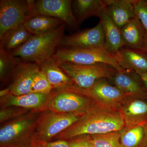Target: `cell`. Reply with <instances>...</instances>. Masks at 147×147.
<instances>
[{"instance_id":"6da1fadb","label":"cell","mask_w":147,"mask_h":147,"mask_svg":"<svg viewBox=\"0 0 147 147\" xmlns=\"http://www.w3.org/2000/svg\"><path fill=\"white\" fill-rule=\"evenodd\" d=\"M124 127V122L119 112L105 110L95 103L83 118L56 137L59 140H68L81 135L120 131Z\"/></svg>"},{"instance_id":"7a4b0ae2","label":"cell","mask_w":147,"mask_h":147,"mask_svg":"<svg viewBox=\"0 0 147 147\" xmlns=\"http://www.w3.org/2000/svg\"><path fill=\"white\" fill-rule=\"evenodd\" d=\"M66 24L63 23L52 31L33 35L24 45L11 55L24 62L39 64L53 57L59 47L64 36Z\"/></svg>"},{"instance_id":"3957f363","label":"cell","mask_w":147,"mask_h":147,"mask_svg":"<svg viewBox=\"0 0 147 147\" xmlns=\"http://www.w3.org/2000/svg\"><path fill=\"white\" fill-rule=\"evenodd\" d=\"M40 113L30 112L2 124L0 147H28L33 139Z\"/></svg>"},{"instance_id":"277c9868","label":"cell","mask_w":147,"mask_h":147,"mask_svg":"<svg viewBox=\"0 0 147 147\" xmlns=\"http://www.w3.org/2000/svg\"><path fill=\"white\" fill-rule=\"evenodd\" d=\"M87 112L60 113L45 110L40 113L33 138L50 142L85 116Z\"/></svg>"},{"instance_id":"5b68a950","label":"cell","mask_w":147,"mask_h":147,"mask_svg":"<svg viewBox=\"0 0 147 147\" xmlns=\"http://www.w3.org/2000/svg\"><path fill=\"white\" fill-rule=\"evenodd\" d=\"M53 57L60 63L80 65L104 63L112 66L118 71L125 70L119 65L114 54L105 47L84 49L59 47Z\"/></svg>"},{"instance_id":"8992f818","label":"cell","mask_w":147,"mask_h":147,"mask_svg":"<svg viewBox=\"0 0 147 147\" xmlns=\"http://www.w3.org/2000/svg\"><path fill=\"white\" fill-rule=\"evenodd\" d=\"M76 86L82 89L91 87L99 79H111L117 73V69L108 64L99 63L80 65L59 62Z\"/></svg>"},{"instance_id":"52a82bcc","label":"cell","mask_w":147,"mask_h":147,"mask_svg":"<svg viewBox=\"0 0 147 147\" xmlns=\"http://www.w3.org/2000/svg\"><path fill=\"white\" fill-rule=\"evenodd\" d=\"M67 89L89 97L98 106L112 112H119L127 97L117 87L110 84L105 78L98 80L89 88H80L73 85Z\"/></svg>"},{"instance_id":"ba28073f","label":"cell","mask_w":147,"mask_h":147,"mask_svg":"<svg viewBox=\"0 0 147 147\" xmlns=\"http://www.w3.org/2000/svg\"><path fill=\"white\" fill-rule=\"evenodd\" d=\"M34 1H0V39L8 31L25 24L30 17Z\"/></svg>"},{"instance_id":"9c48e42d","label":"cell","mask_w":147,"mask_h":147,"mask_svg":"<svg viewBox=\"0 0 147 147\" xmlns=\"http://www.w3.org/2000/svg\"><path fill=\"white\" fill-rule=\"evenodd\" d=\"M94 104L89 97L71 90H54L46 110L60 113L87 112Z\"/></svg>"},{"instance_id":"30bf717a","label":"cell","mask_w":147,"mask_h":147,"mask_svg":"<svg viewBox=\"0 0 147 147\" xmlns=\"http://www.w3.org/2000/svg\"><path fill=\"white\" fill-rule=\"evenodd\" d=\"M71 0H38L32 5L30 17L43 15L60 19L73 28L79 24L74 14Z\"/></svg>"},{"instance_id":"8fae6325","label":"cell","mask_w":147,"mask_h":147,"mask_svg":"<svg viewBox=\"0 0 147 147\" xmlns=\"http://www.w3.org/2000/svg\"><path fill=\"white\" fill-rule=\"evenodd\" d=\"M105 34L102 23L69 35L64 36L59 47L90 48L104 47Z\"/></svg>"},{"instance_id":"7c38bea8","label":"cell","mask_w":147,"mask_h":147,"mask_svg":"<svg viewBox=\"0 0 147 147\" xmlns=\"http://www.w3.org/2000/svg\"><path fill=\"white\" fill-rule=\"evenodd\" d=\"M53 94L54 90L49 94L31 92L20 96L9 94L1 97V108L16 106L30 110L32 113H40L46 110Z\"/></svg>"},{"instance_id":"4fadbf2b","label":"cell","mask_w":147,"mask_h":147,"mask_svg":"<svg viewBox=\"0 0 147 147\" xmlns=\"http://www.w3.org/2000/svg\"><path fill=\"white\" fill-rule=\"evenodd\" d=\"M40 70L39 64L22 61L11 74V81L8 88L11 94L20 96L30 93L33 79Z\"/></svg>"},{"instance_id":"5bb4252c","label":"cell","mask_w":147,"mask_h":147,"mask_svg":"<svg viewBox=\"0 0 147 147\" xmlns=\"http://www.w3.org/2000/svg\"><path fill=\"white\" fill-rule=\"evenodd\" d=\"M110 80L127 97L147 100V89L138 74L124 70L117 71Z\"/></svg>"},{"instance_id":"9a60e30c","label":"cell","mask_w":147,"mask_h":147,"mask_svg":"<svg viewBox=\"0 0 147 147\" xmlns=\"http://www.w3.org/2000/svg\"><path fill=\"white\" fill-rule=\"evenodd\" d=\"M119 112L125 127L147 124V100L126 97Z\"/></svg>"},{"instance_id":"2e32d148","label":"cell","mask_w":147,"mask_h":147,"mask_svg":"<svg viewBox=\"0 0 147 147\" xmlns=\"http://www.w3.org/2000/svg\"><path fill=\"white\" fill-rule=\"evenodd\" d=\"M117 62L125 70L136 73L147 72V52L123 47L114 54Z\"/></svg>"},{"instance_id":"e0dca14e","label":"cell","mask_w":147,"mask_h":147,"mask_svg":"<svg viewBox=\"0 0 147 147\" xmlns=\"http://www.w3.org/2000/svg\"><path fill=\"white\" fill-rule=\"evenodd\" d=\"M39 65L40 70L45 74L53 90L65 89L74 85L71 79L61 68L54 57Z\"/></svg>"},{"instance_id":"ac0fdd59","label":"cell","mask_w":147,"mask_h":147,"mask_svg":"<svg viewBox=\"0 0 147 147\" xmlns=\"http://www.w3.org/2000/svg\"><path fill=\"white\" fill-rule=\"evenodd\" d=\"M136 0H111L105 9L113 22L121 29L131 19L136 17Z\"/></svg>"},{"instance_id":"d6986e66","label":"cell","mask_w":147,"mask_h":147,"mask_svg":"<svg viewBox=\"0 0 147 147\" xmlns=\"http://www.w3.org/2000/svg\"><path fill=\"white\" fill-rule=\"evenodd\" d=\"M120 30L125 47L144 50V40L146 30L137 16L129 21Z\"/></svg>"},{"instance_id":"ffe728a7","label":"cell","mask_w":147,"mask_h":147,"mask_svg":"<svg viewBox=\"0 0 147 147\" xmlns=\"http://www.w3.org/2000/svg\"><path fill=\"white\" fill-rule=\"evenodd\" d=\"M111 0H75L72 1L74 14L79 25L92 16L100 17L102 11Z\"/></svg>"},{"instance_id":"44dd1931","label":"cell","mask_w":147,"mask_h":147,"mask_svg":"<svg viewBox=\"0 0 147 147\" xmlns=\"http://www.w3.org/2000/svg\"><path fill=\"white\" fill-rule=\"evenodd\" d=\"M99 18L103 26L105 32L104 47L110 53L115 54L122 47H124L120 29L113 22L105 9L102 11Z\"/></svg>"},{"instance_id":"7402d4cb","label":"cell","mask_w":147,"mask_h":147,"mask_svg":"<svg viewBox=\"0 0 147 147\" xmlns=\"http://www.w3.org/2000/svg\"><path fill=\"white\" fill-rule=\"evenodd\" d=\"M32 36L23 24L5 33L0 39V48L7 53H12L24 45Z\"/></svg>"},{"instance_id":"603a6c76","label":"cell","mask_w":147,"mask_h":147,"mask_svg":"<svg viewBox=\"0 0 147 147\" xmlns=\"http://www.w3.org/2000/svg\"><path fill=\"white\" fill-rule=\"evenodd\" d=\"M120 132L122 147H146L147 124L129 127H125Z\"/></svg>"},{"instance_id":"cb8c5ba5","label":"cell","mask_w":147,"mask_h":147,"mask_svg":"<svg viewBox=\"0 0 147 147\" xmlns=\"http://www.w3.org/2000/svg\"><path fill=\"white\" fill-rule=\"evenodd\" d=\"M64 23L60 19L45 16L37 15L32 16L24 25L33 35L44 34L52 31Z\"/></svg>"},{"instance_id":"d4e9b609","label":"cell","mask_w":147,"mask_h":147,"mask_svg":"<svg viewBox=\"0 0 147 147\" xmlns=\"http://www.w3.org/2000/svg\"><path fill=\"white\" fill-rule=\"evenodd\" d=\"M22 61L13 57L11 53L0 48V78L2 82H5L11 77L15 69Z\"/></svg>"},{"instance_id":"484cf974","label":"cell","mask_w":147,"mask_h":147,"mask_svg":"<svg viewBox=\"0 0 147 147\" xmlns=\"http://www.w3.org/2000/svg\"><path fill=\"white\" fill-rule=\"evenodd\" d=\"M90 136L94 147H122L120 131Z\"/></svg>"},{"instance_id":"4316f807","label":"cell","mask_w":147,"mask_h":147,"mask_svg":"<svg viewBox=\"0 0 147 147\" xmlns=\"http://www.w3.org/2000/svg\"><path fill=\"white\" fill-rule=\"evenodd\" d=\"M54 90L44 73L40 70L35 74L31 86L30 93L49 94Z\"/></svg>"},{"instance_id":"83f0119b","label":"cell","mask_w":147,"mask_h":147,"mask_svg":"<svg viewBox=\"0 0 147 147\" xmlns=\"http://www.w3.org/2000/svg\"><path fill=\"white\" fill-rule=\"evenodd\" d=\"M30 112H32L30 110L16 106L1 108L0 122L1 124L5 123Z\"/></svg>"},{"instance_id":"f1b7e54d","label":"cell","mask_w":147,"mask_h":147,"mask_svg":"<svg viewBox=\"0 0 147 147\" xmlns=\"http://www.w3.org/2000/svg\"><path fill=\"white\" fill-rule=\"evenodd\" d=\"M135 9L136 16L147 31V0H136Z\"/></svg>"},{"instance_id":"f546056e","label":"cell","mask_w":147,"mask_h":147,"mask_svg":"<svg viewBox=\"0 0 147 147\" xmlns=\"http://www.w3.org/2000/svg\"><path fill=\"white\" fill-rule=\"evenodd\" d=\"M67 141L70 147H94L90 135H81Z\"/></svg>"},{"instance_id":"4dcf8cb0","label":"cell","mask_w":147,"mask_h":147,"mask_svg":"<svg viewBox=\"0 0 147 147\" xmlns=\"http://www.w3.org/2000/svg\"><path fill=\"white\" fill-rule=\"evenodd\" d=\"M40 147H70L67 140L59 139L53 142L37 141Z\"/></svg>"},{"instance_id":"1f68e13d","label":"cell","mask_w":147,"mask_h":147,"mask_svg":"<svg viewBox=\"0 0 147 147\" xmlns=\"http://www.w3.org/2000/svg\"><path fill=\"white\" fill-rule=\"evenodd\" d=\"M147 89V72L138 74Z\"/></svg>"},{"instance_id":"d6a6232c","label":"cell","mask_w":147,"mask_h":147,"mask_svg":"<svg viewBox=\"0 0 147 147\" xmlns=\"http://www.w3.org/2000/svg\"><path fill=\"white\" fill-rule=\"evenodd\" d=\"M9 94H11V92L10 89L8 87L1 90L0 91V97H1L6 96Z\"/></svg>"},{"instance_id":"836d02e7","label":"cell","mask_w":147,"mask_h":147,"mask_svg":"<svg viewBox=\"0 0 147 147\" xmlns=\"http://www.w3.org/2000/svg\"><path fill=\"white\" fill-rule=\"evenodd\" d=\"M144 50L147 52V31L145 32L144 37Z\"/></svg>"},{"instance_id":"e575fe53","label":"cell","mask_w":147,"mask_h":147,"mask_svg":"<svg viewBox=\"0 0 147 147\" xmlns=\"http://www.w3.org/2000/svg\"><path fill=\"white\" fill-rule=\"evenodd\" d=\"M28 147H40V146L37 142L33 138Z\"/></svg>"},{"instance_id":"d590c367","label":"cell","mask_w":147,"mask_h":147,"mask_svg":"<svg viewBox=\"0 0 147 147\" xmlns=\"http://www.w3.org/2000/svg\"></svg>"},{"instance_id":"8d00e7d4","label":"cell","mask_w":147,"mask_h":147,"mask_svg":"<svg viewBox=\"0 0 147 147\" xmlns=\"http://www.w3.org/2000/svg\"><path fill=\"white\" fill-rule=\"evenodd\" d=\"M146 147H147V145H146Z\"/></svg>"}]
</instances>
